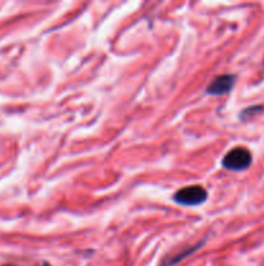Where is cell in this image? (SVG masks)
Here are the masks:
<instances>
[{
	"mask_svg": "<svg viewBox=\"0 0 264 266\" xmlns=\"http://www.w3.org/2000/svg\"><path fill=\"white\" fill-rule=\"evenodd\" d=\"M253 162V156L245 147H236L231 149L221 160V167L232 172H241L247 169Z\"/></svg>",
	"mask_w": 264,
	"mask_h": 266,
	"instance_id": "6da1fadb",
	"label": "cell"
},
{
	"mask_svg": "<svg viewBox=\"0 0 264 266\" xmlns=\"http://www.w3.org/2000/svg\"><path fill=\"white\" fill-rule=\"evenodd\" d=\"M174 202L185 207H197L207 200L206 188L196 184V186H188L177 191L174 195Z\"/></svg>",
	"mask_w": 264,
	"mask_h": 266,
	"instance_id": "7a4b0ae2",
	"label": "cell"
},
{
	"mask_svg": "<svg viewBox=\"0 0 264 266\" xmlns=\"http://www.w3.org/2000/svg\"><path fill=\"white\" fill-rule=\"evenodd\" d=\"M236 82L235 74H223L211 81L206 88V94L209 95H225L233 90Z\"/></svg>",
	"mask_w": 264,
	"mask_h": 266,
	"instance_id": "3957f363",
	"label": "cell"
},
{
	"mask_svg": "<svg viewBox=\"0 0 264 266\" xmlns=\"http://www.w3.org/2000/svg\"><path fill=\"white\" fill-rule=\"evenodd\" d=\"M201 246H202V242L198 243V244H196V246H192V247H189V248L184 249V251L180 252V253L177 254V256H172V257H170V258H166V260L162 261V266H174V265H176L177 262H180V261H181V260H184V258H185V257H188L189 254H192V253H193V252L197 251L198 247H201Z\"/></svg>",
	"mask_w": 264,
	"mask_h": 266,
	"instance_id": "277c9868",
	"label": "cell"
},
{
	"mask_svg": "<svg viewBox=\"0 0 264 266\" xmlns=\"http://www.w3.org/2000/svg\"><path fill=\"white\" fill-rule=\"evenodd\" d=\"M264 111V106H253V107H249V108L244 109V111L241 112V114H240V118L241 120H247V118L253 117V116H255L256 113H260V112Z\"/></svg>",
	"mask_w": 264,
	"mask_h": 266,
	"instance_id": "5b68a950",
	"label": "cell"
},
{
	"mask_svg": "<svg viewBox=\"0 0 264 266\" xmlns=\"http://www.w3.org/2000/svg\"><path fill=\"white\" fill-rule=\"evenodd\" d=\"M43 266H52V265H50V263H48V262H44Z\"/></svg>",
	"mask_w": 264,
	"mask_h": 266,
	"instance_id": "8992f818",
	"label": "cell"
},
{
	"mask_svg": "<svg viewBox=\"0 0 264 266\" xmlns=\"http://www.w3.org/2000/svg\"><path fill=\"white\" fill-rule=\"evenodd\" d=\"M4 266H15V265H4Z\"/></svg>",
	"mask_w": 264,
	"mask_h": 266,
	"instance_id": "52a82bcc",
	"label": "cell"
}]
</instances>
